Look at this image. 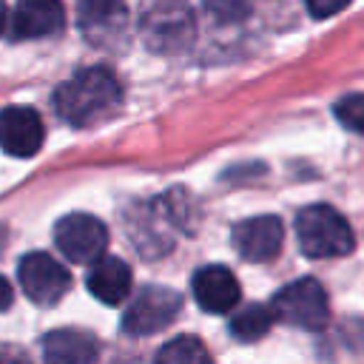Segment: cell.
<instances>
[{
    "label": "cell",
    "mask_w": 364,
    "mask_h": 364,
    "mask_svg": "<svg viewBox=\"0 0 364 364\" xmlns=\"http://www.w3.org/2000/svg\"><path fill=\"white\" fill-rule=\"evenodd\" d=\"M122 105V85L105 65H91L68 77L54 91L57 114L71 125H97Z\"/></svg>",
    "instance_id": "1"
},
{
    "label": "cell",
    "mask_w": 364,
    "mask_h": 364,
    "mask_svg": "<svg viewBox=\"0 0 364 364\" xmlns=\"http://www.w3.org/2000/svg\"><path fill=\"white\" fill-rule=\"evenodd\" d=\"M296 239L304 256L310 259H330L347 256L355 247L353 228L347 219L330 205H307L296 216Z\"/></svg>",
    "instance_id": "2"
},
{
    "label": "cell",
    "mask_w": 364,
    "mask_h": 364,
    "mask_svg": "<svg viewBox=\"0 0 364 364\" xmlns=\"http://www.w3.org/2000/svg\"><path fill=\"white\" fill-rule=\"evenodd\" d=\"M193 11L185 0H145L139 31L148 48L159 54H176L193 40Z\"/></svg>",
    "instance_id": "3"
},
{
    "label": "cell",
    "mask_w": 364,
    "mask_h": 364,
    "mask_svg": "<svg viewBox=\"0 0 364 364\" xmlns=\"http://www.w3.org/2000/svg\"><path fill=\"white\" fill-rule=\"evenodd\" d=\"M273 316L299 330H324L330 321V301L316 279H296L273 296Z\"/></svg>",
    "instance_id": "4"
},
{
    "label": "cell",
    "mask_w": 364,
    "mask_h": 364,
    "mask_svg": "<svg viewBox=\"0 0 364 364\" xmlns=\"http://www.w3.org/2000/svg\"><path fill=\"white\" fill-rule=\"evenodd\" d=\"M54 242L65 259L77 264H94L105 256L108 228L91 213H65L54 225Z\"/></svg>",
    "instance_id": "5"
},
{
    "label": "cell",
    "mask_w": 364,
    "mask_h": 364,
    "mask_svg": "<svg viewBox=\"0 0 364 364\" xmlns=\"http://www.w3.org/2000/svg\"><path fill=\"white\" fill-rule=\"evenodd\" d=\"M179 310H182V299L176 290L162 287V284H148L131 299L125 318H122V330L128 336L159 333L179 316Z\"/></svg>",
    "instance_id": "6"
},
{
    "label": "cell",
    "mask_w": 364,
    "mask_h": 364,
    "mask_svg": "<svg viewBox=\"0 0 364 364\" xmlns=\"http://www.w3.org/2000/svg\"><path fill=\"white\" fill-rule=\"evenodd\" d=\"M17 279H20L23 293H26L34 304H40V307L57 304V301L65 296V290L71 287L68 270H65L54 256L40 253V250L26 253V256L20 259V264H17Z\"/></svg>",
    "instance_id": "7"
},
{
    "label": "cell",
    "mask_w": 364,
    "mask_h": 364,
    "mask_svg": "<svg viewBox=\"0 0 364 364\" xmlns=\"http://www.w3.org/2000/svg\"><path fill=\"white\" fill-rule=\"evenodd\" d=\"M230 242L245 262H270L282 250L284 228L279 216H250L233 228Z\"/></svg>",
    "instance_id": "8"
},
{
    "label": "cell",
    "mask_w": 364,
    "mask_h": 364,
    "mask_svg": "<svg viewBox=\"0 0 364 364\" xmlns=\"http://www.w3.org/2000/svg\"><path fill=\"white\" fill-rule=\"evenodd\" d=\"M43 119L34 108L11 105L0 111V148L17 159H28L43 148Z\"/></svg>",
    "instance_id": "9"
},
{
    "label": "cell",
    "mask_w": 364,
    "mask_h": 364,
    "mask_svg": "<svg viewBox=\"0 0 364 364\" xmlns=\"http://www.w3.org/2000/svg\"><path fill=\"white\" fill-rule=\"evenodd\" d=\"M191 290L205 313H230L242 299V287L225 264L199 267L191 279Z\"/></svg>",
    "instance_id": "10"
},
{
    "label": "cell",
    "mask_w": 364,
    "mask_h": 364,
    "mask_svg": "<svg viewBox=\"0 0 364 364\" xmlns=\"http://www.w3.org/2000/svg\"><path fill=\"white\" fill-rule=\"evenodd\" d=\"M125 0H77V20L94 46H114L125 31Z\"/></svg>",
    "instance_id": "11"
},
{
    "label": "cell",
    "mask_w": 364,
    "mask_h": 364,
    "mask_svg": "<svg viewBox=\"0 0 364 364\" xmlns=\"http://www.w3.org/2000/svg\"><path fill=\"white\" fill-rule=\"evenodd\" d=\"M63 0H17L11 11V34L17 40L51 37L63 28Z\"/></svg>",
    "instance_id": "12"
},
{
    "label": "cell",
    "mask_w": 364,
    "mask_h": 364,
    "mask_svg": "<svg viewBox=\"0 0 364 364\" xmlns=\"http://www.w3.org/2000/svg\"><path fill=\"white\" fill-rule=\"evenodd\" d=\"M97 355H100V347L94 336L77 327H60L43 338L46 364H94Z\"/></svg>",
    "instance_id": "13"
},
{
    "label": "cell",
    "mask_w": 364,
    "mask_h": 364,
    "mask_svg": "<svg viewBox=\"0 0 364 364\" xmlns=\"http://www.w3.org/2000/svg\"><path fill=\"white\" fill-rule=\"evenodd\" d=\"M85 284L91 296L100 299L102 304H111V307L122 304L131 293V267L117 256H102L100 262L91 264Z\"/></svg>",
    "instance_id": "14"
},
{
    "label": "cell",
    "mask_w": 364,
    "mask_h": 364,
    "mask_svg": "<svg viewBox=\"0 0 364 364\" xmlns=\"http://www.w3.org/2000/svg\"><path fill=\"white\" fill-rule=\"evenodd\" d=\"M273 321H276L273 307H267V304H245L230 318V336H236L239 341H259L262 336H267Z\"/></svg>",
    "instance_id": "15"
},
{
    "label": "cell",
    "mask_w": 364,
    "mask_h": 364,
    "mask_svg": "<svg viewBox=\"0 0 364 364\" xmlns=\"http://www.w3.org/2000/svg\"><path fill=\"white\" fill-rule=\"evenodd\" d=\"M154 364H213V358L196 336H176L156 350Z\"/></svg>",
    "instance_id": "16"
},
{
    "label": "cell",
    "mask_w": 364,
    "mask_h": 364,
    "mask_svg": "<svg viewBox=\"0 0 364 364\" xmlns=\"http://www.w3.org/2000/svg\"><path fill=\"white\" fill-rule=\"evenodd\" d=\"M333 114L347 131L364 134V94H344L333 105Z\"/></svg>",
    "instance_id": "17"
},
{
    "label": "cell",
    "mask_w": 364,
    "mask_h": 364,
    "mask_svg": "<svg viewBox=\"0 0 364 364\" xmlns=\"http://www.w3.org/2000/svg\"><path fill=\"white\" fill-rule=\"evenodd\" d=\"M205 9L219 23H239L250 11V0H205Z\"/></svg>",
    "instance_id": "18"
},
{
    "label": "cell",
    "mask_w": 364,
    "mask_h": 364,
    "mask_svg": "<svg viewBox=\"0 0 364 364\" xmlns=\"http://www.w3.org/2000/svg\"><path fill=\"white\" fill-rule=\"evenodd\" d=\"M304 6H307V11H310L313 17L324 20V17H333V14H338L341 9H347L350 0H304Z\"/></svg>",
    "instance_id": "19"
},
{
    "label": "cell",
    "mask_w": 364,
    "mask_h": 364,
    "mask_svg": "<svg viewBox=\"0 0 364 364\" xmlns=\"http://www.w3.org/2000/svg\"><path fill=\"white\" fill-rule=\"evenodd\" d=\"M0 364H31V361H28V355L20 347L0 344Z\"/></svg>",
    "instance_id": "20"
},
{
    "label": "cell",
    "mask_w": 364,
    "mask_h": 364,
    "mask_svg": "<svg viewBox=\"0 0 364 364\" xmlns=\"http://www.w3.org/2000/svg\"><path fill=\"white\" fill-rule=\"evenodd\" d=\"M9 304H11V284L0 276V313L9 310Z\"/></svg>",
    "instance_id": "21"
},
{
    "label": "cell",
    "mask_w": 364,
    "mask_h": 364,
    "mask_svg": "<svg viewBox=\"0 0 364 364\" xmlns=\"http://www.w3.org/2000/svg\"><path fill=\"white\" fill-rule=\"evenodd\" d=\"M6 28V0H0V34Z\"/></svg>",
    "instance_id": "22"
}]
</instances>
